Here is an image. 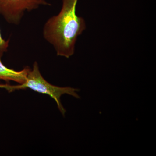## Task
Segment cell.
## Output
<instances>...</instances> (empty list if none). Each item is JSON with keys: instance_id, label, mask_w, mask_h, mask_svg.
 <instances>
[{"instance_id": "obj_1", "label": "cell", "mask_w": 156, "mask_h": 156, "mask_svg": "<svg viewBox=\"0 0 156 156\" xmlns=\"http://www.w3.org/2000/svg\"><path fill=\"white\" fill-rule=\"evenodd\" d=\"M78 1L62 0L60 12L44 25L43 36L53 46L58 56L66 58L72 56L78 37L87 28L85 20L76 13Z\"/></svg>"}, {"instance_id": "obj_2", "label": "cell", "mask_w": 156, "mask_h": 156, "mask_svg": "<svg viewBox=\"0 0 156 156\" xmlns=\"http://www.w3.org/2000/svg\"><path fill=\"white\" fill-rule=\"evenodd\" d=\"M0 88H5L9 92H13L15 90L28 88L39 93L47 94L56 101L58 109L63 116L65 115L66 110L62 105L60 100L62 95L68 94L76 98H80L77 93L79 89L69 87H58L48 83L42 76L36 61L34 63L33 69H30L29 71L25 83L17 86L0 84Z\"/></svg>"}, {"instance_id": "obj_3", "label": "cell", "mask_w": 156, "mask_h": 156, "mask_svg": "<svg viewBox=\"0 0 156 156\" xmlns=\"http://www.w3.org/2000/svg\"><path fill=\"white\" fill-rule=\"evenodd\" d=\"M42 5H51L45 0H0V14L9 23L18 25L25 11H33Z\"/></svg>"}, {"instance_id": "obj_4", "label": "cell", "mask_w": 156, "mask_h": 156, "mask_svg": "<svg viewBox=\"0 0 156 156\" xmlns=\"http://www.w3.org/2000/svg\"><path fill=\"white\" fill-rule=\"evenodd\" d=\"M30 69L28 66L24 67L20 71H17L6 67L3 64L0 59V80L9 83L12 81L20 84L25 83L27 77Z\"/></svg>"}, {"instance_id": "obj_5", "label": "cell", "mask_w": 156, "mask_h": 156, "mask_svg": "<svg viewBox=\"0 0 156 156\" xmlns=\"http://www.w3.org/2000/svg\"><path fill=\"white\" fill-rule=\"evenodd\" d=\"M9 41L10 40H4L2 37L0 30V59L2 57L4 53L8 51V48L9 47Z\"/></svg>"}]
</instances>
